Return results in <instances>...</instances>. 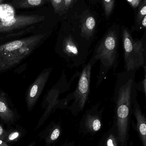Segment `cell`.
<instances>
[{
	"label": "cell",
	"mask_w": 146,
	"mask_h": 146,
	"mask_svg": "<svg viewBox=\"0 0 146 146\" xmlns=\"http://www.w3.org/2000/svg\"><path fill=\"white\" fill-rule=\"evenodd\" d=\"M136 71L117 74L114 90L117 135L120 142L124 143L127 135L128 128L132 106V99L135 88Z\"/></svg>",
	"instance_id": "cell-1"
},
{
	"label": "cell",
	"mask_w": 146,
	"mask_h": 146,
	"mask_svg": "<svg viewBox=\"0 0 146 146\" xmlns=\"http://www.w3.org/2000/svg\"><path fill=\"white\" fill-rule=\"evenodd\" d=\"M46 34L13 40L0 45V71L13 68L29 56L44 41Z\"/></svg>",
	"instance_id": "cell-2"
},
{
	"label": "cell",
	"mask_w": 146,
	"mask_h": 146,
	"mask_svg": "<svg viewBox=\"0 0 146 146\" xmlns=\"http://www.w3.org/2000/svg\"><path fill=\"white\" fill-rule=\"evenodd\" d=\"M118 41L116 33L113 31L107 33L96 44L92 57L100 61V68L97 76L96 87L104 80L108 72L115 67L118 57Z\"/></svg>",
	"instance_id": "cell-3"
},
{
	"label": "cell",
	"mask_w": 146,
	"mask_h": 146,
	"mask_svg": "<svg viewBox=\"0 0 146 146\" xmlns=\"http://www.w3.org/2000/svg\"><path fill=\"white\" fill-rule=\"evenodd\" d=\"M92 44L83 38L77 39L71 34L60 38L55 47L56 53L64 59L69 67L84 65L91 53Z\"/></svg>",
	"instance_id": "cell-4"
},
{
	"label": "cell",
	"mask_w": 146,
	"mask_h": 146,
	"mask_svg": "<svg viewBox=\"0 0 146 146\" xmlns=\"http://www.w3.org/2000/svg\"><path fill=\"white\" fill-rule=\"evenodd\" d=\"M70 82H68L65 73H62L58 82L48 92L42 103L44 112L40 118L36 129L42 126L50 114L58 108H67L69 101L72 100V94H68L63 99H59L60 95L66 92L70 88Z\"/></svg>",
	"instance_id": "cell-5"
},
{
	"label": "cell",
	"mask_w": 146,
	"mask_h": 146,
	"mask_svg": "<svg viewBox=\"0 0 146 146\" xmlns=\"http://www.w3.org/2000/svg\"><path fill=\"white\" fill-rule=\"evenodd\" d=\"M122 42L125 71H136L144 66L145 56L142 42L135 40L127 30L124 29Z\"/></svg>",
	"instance_id": "cell-6"
},
{
	"label": "cell",
	"mask_w": 146,
	"mask_h": 146,
	"mask_svg": "<svg viewBox=\"0 0 146 146\" xmlns=\"http://www.w3.org/2000/svg\"><path fill=\"white\" fill-rule=\"evenodd\" d=\"M96 62L91 58L87 64L83 65L74 92L72 93L73 102L68 109L74 115H77L83 110L88 99L90 91L92 68Z\"/></svg>",
	"instance_id": "cell-7"
},
{
	"label": "cell",
	"mask_w": 146,
	"mask_h": 146,
	"mask_svg": "<svg viewBox=\"0 0 146 146\" xmlns=\"http://www.w3.org/2000/svg\"><path fill=\"white\" fill-rule=\"evenodd\" d=\"M52 70V67L44 69L28 88L26 96V102L28 111H31L36 104Z\"/></svg>",
	"instance_id": "cell-8"
},
{
	"label": "cell",
	"mask_w": 146,
	"mask_h": 146,
	"mask_svg": "<svg viewBox=\"0 0 146 146\" xmlns=\"http://www.w3.org/2000/svg\"><path fill=\"white\" fill-rule=\"evenodd\" d=\"M44 19V16L38 15H15L11 19L0 22V33L22 29L42 21Z\"/></svg>",
	"instance_id": "cell-9"
},
{
	"label": "cell",
	"mask_w": 146,
	"mask_h": 146,
	"mask_svg": "<svg viewBox=\"0 0 146 146\" xmlns=\"http://www.w3.org/2000/svg\"><path fill=\"white\" fill-rule=\"evenodd\" d=\"M100 105V103H98L92 106L86 110L82 117V126L88 133H96L101 128L103 109L99 110Z\"/></svg>",
	"instance_id": "cell-10"
},
{
	"label": "cell",
	"mask_w": 146,
	"mask_h": 146,
	"mask_svg": "<svg viewBox=\"0 0 146 146\" xmlns=\"http://www.w3.org/2000/svg\"><path fill=\"white\" fill-rule=\"evenodd\" d=\"M133 111L137 121V127L143 146H146V117L142 113L136 98V91L132 99Z\"/></svg>",
	"instance_id": "cell-11"
},
{
	"label": "cell",
	"mask_w": 146,
	"mask_h": 146,
	"mask_svg": "<svg viewBox=\"0 0 146 146\" xmlns=\"http://www.w3.org/2000/svg\"><path fill=\"white\" fill-rule=\"evenodd\" d=\"M0 118L7 123H13L15 119L14 111L9 106L3 93H0Z\"/></svg>",
	"instance_id": "cell-12"
},
{
	"label": "cell",
	"mask_w": 146,
	"mask_h": 146,
	"mask_svg": "<svg viewBox=\"0 0 146 146\" xmlns=\"http://www.w3.org/2000/svg\"><path fill=\"white\" fill-rule=\"evenodd\" d=\"M46 135L42 136L44 139L46 146H50L55 142L60 137L61 134V127L59 124H54L50 127L49 129L46 130Z\"/></svg>",
	"instance_id": "cell-13"
},
{
	"label": "cell",
	"mask_w": 146,
	"mask_h": 146,
	"mask_svg": "<svg viewBox=\"0 0 146 146\" xmlns=\"http://www.w3.org/2000/svg\"><path fill=\"white\" fill-rule=\"evenodd\" d=\"M15 16L14 10L11 6L0 4V22L11 19Z\"/></svg>",
	"instance_id": "cell-14"
},
{
	"label": "cell",
	"mask_w": 146,
	"mask_h": 146,
	"mask_svg": "<svg viewBox=\"0 0 146 146\" xmlns=\"http://www.w3.org/2000/svg\"><path fill=\"white\" fill-rule=\"evenodd\" d=\"M22 136V133L18 129L7 131L4 141L7 143H12L20 139Z\"/></svg>",
	"instance_id": "cell-15"
},
{
	"label": "cell",
	"mask_w": 146,
	"mask_h": 146,
	"mask_svg": "<svg viewBox=\"0 0 146 146\" xmlns=\"http://www.w3.org/2000/svg\"><path fill=\"white\" fill-rule=\"evenodd\" d=\"M55 13L59 14L66 10L65 0H50Z\"/></svg>",
	"instance_id": "cell-16"
},
{
	"label": "cell",
	"mask_w": 146,
	"mask_h": 146,
	"mask_svg": "<svg viewBox=\"0 0 146 146\" xmlns=\"http://www.w3.org/2000/svg\"><path fill=\"white\" fill-rule=\"evenodd\" d=\"M104 7L106 17H108L111 13L114 5V0H103Z\"/></svg>",
	"instance_id": "cell-17"
},
{
	"label": "cell",
	"mask_w": 146,
	"mask_h": 146,
	"mask_svg": "<svg viewBox=\"0 0 146 146\" xmlns=\"http://www.w3.org/2000/svg\"><path fill=\"white\" fill-rule=\"evenodd\" d=\"M31 30V28H29V29L25 30V31H21L17 33H15V34H7V35L1 36H0V42L3 41V40L8 39L10 38H15V37L20 36H22V35H25V34L28 33Z\"/></svg>",
	"instance_id": "cell-18"
},
{
	"label": "cell",
	"mask_w": 146,
	"mask_h": 146,
	"mask_svg": "<svg viewBox=\"0 0 146 146\" xmlns=\"http://www.w3.org/2000/svg\"><path fill=\"white\" fill-rule=\"evenodd\" d=\"M43 2V0H25L22 3L23 7H37L40 6Z\"/></svg>",
	"instance_id": "cell-19"
},
{
	"label": "cell",
	"mask_w": 146,
	"mask_h": 146,
	"mask_svg": "<svg viewBox=\"0 0 146 146\" xmlns=\"http://www.w3.org/2000/svg\"><path fill=\"white\" fill-rule=\"evenodd\" d=\"M105 146H117V141L114 135L110 134L107 138Z\"/></svg>",
	"instance_id": "cell-20"
},
{
	"label": "cell",
	"mask_w": 146,
	"mask_h": 146,
	"mask_svg": "<svg viewBox=\"0 0 146 146\" xmlns=\"http://www.w3.org/2000/svg\"><path fill=\"white\" fill-rule=\"evenodd\" d=\"M7 133V131L5 130L3 127L0 125V141H4Z\"/></svg>",
	"instance_id": "cell-21"
},
{
	"label": "cell",
	"mask_w": 146,
	"mask_h": 146,
	"mask_svg": "<svg viewBox=\"0 0 146 146\" xmlns=\"http://www.w3.org/2000/svg\"><path fill=\"white\" fill-rule=\"evenodd\" d=\"M144 69H145V77H144V80H143V86L146 101V66H144Z\"/></svg>",
	"instance_id": "cell-22"
},
{
	"label": "cell",
	"mask_w": 146,
	"mask_h": 146,
	"mask_svg": "<svg viewBox=\"0 0 146 146\" xmlns=\"http://www.w3.org/2000/svg\"><path fill=\"white\" fill-rule=\"evenodd\" d=\"M65 7H66V10H68L71 5L72 0H65Z\"/></svg>",
	"instance_id": "cell-23"
},
{
	"label": "cell",
	"mask_w": 146,
	"mask_h": 146,
	"mask_svg": "<svg viewBox=\"0 0 146 146\" xmlns=\"http://www.w3.org/2000/svg\"><path fill=\"white\" fill-rule=\"evenodd\" d=\"M134 6H137L139 4L140 0H127Z\"/></svg>",
	"instance_id": "cell-24"
},
{
	"label": "cell",
	"mask_w": 146,
	"mask_h": 146,
	"mask_svg": "<svg viewBox=\"0 0 146 146\" xmlns=\"http://www.w3.org/2000/svg\"><path fill=\"white\" fill-rule=\"evenodd\" d=\"M140 14L141 15H142V16H144V15H146V5L144 6V7H143L142 9H141Z\"/></svg>",
	"instance_id": "cell-25"
},
{
	"label": "cell",
	"mask_w": 146,
	"mask_h": 146,
	"mask_svg": "<svg viewBox=\"0 0 146 146\" xmlns=\"http://www.w3.org/2000/svg\"><path fill=\"white\" fill-rule=\"evenodd\" d=\"M142 25L144 27H146V15H145V17H144L142 21Z\"/></svg>",
	"instance_id": "cell-26"
},
{
	"label": "cell",
	"mask_w": 146,
	"mask_h": 146,
	"mask_svg": "<svg viewBox=\"0 0 146 146\" xmlns=\"http://www.w3.org/2000/svg\"><path fill=\"white\" fill-rule=\"evenodd\" d=\"M35 145H36V141H33L27 146H35Z\"/></svg>",
	"instance_id": "cell-27"
},
{
	"label": "cell",
	"mask_w": 146,
	"mask_h": 146,
	"mask_svg": "<svg viewBox=\"0 0 146 146\" xmlns=\"http://www.w3.org/2000/svg\"><path fill=\"white\" fill-rule=\"evenodd\" d=\"M63 146H73L72 145L71 143H69V144H68V143H66Z\"/></svg>",
	"instance_id": "cell-28"
},
{
	"label": "cell",
	"mask_w": 146,
	"mask_h": 146,
	"mask_svg": "<svg viewBox=\"0 0 146 146\" xmlns=\"http://www.w3.org/2000/svg\"><path fill=\"white\" fill-rule=\"evenodd\" d=\"M145 58H146V47L145 49Z\"/></svg>",
	"instance_id": "cell-29"
},
{
	"label": "cell",
	"mask_w": 146,
	"mask_h": 146,
	"mask_svg": "<svg viewBox=\"0 0 146 146\" xmlns=\"http://www.w3.org/2000/svg\"><path fill=\"white\" fill-rule=\"evenodd\" d=\"M2 1V0H0V3H1Z\"/></svg>",
	"instance_id": "cell-30"
}]
</instances>
